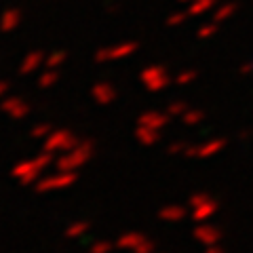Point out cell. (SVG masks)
Here are the masks:
<instances>
[{
	"mask_svg": "<svg viewBox=\"0 0 253 253\" xmlns=\"http://www.w3.org/2000/svg\"><path fill=\"white\" fill-rule=\"evenodd\" d=\"M158 217L163 221H181L186 217V207H179V205H167V207H163L158 211Z\"/></svg>",
	"mask_w": 253,
	"mask_h": 253,
	"instance_id": "15",
	"label": "cell"
},
{
	"mask_svg": "<svg viewBox=\"0 0 253 253\" xmlns=\"http://www.w3.org/2000/svg\"><path fill=\"white\" fill-rule=\"evenodd\" d=\"M186 110H188V104H186V101H171V104L167 106V114L169 116H184V112H186Z\"/></svg>",
	"mask_w": 253,
	"mask_h": 253,
	"instance_id": "22",
	"label": "cell"
},
{
	"mask_svg": "<svg viewBox=\"0 0 253 253\" xmlns=\"http://www.w3.org/2000/svg\"><path fill=\"white\" fill-rule=\"evenodd\" d=\"M93 152H95V146L91 139L78 141L72 150L63 152L57 161H55V167H57V171H76V169H81L84 163L91 161Z\"/></svg>",
	"mask_w": 253,
	"mask_h": 253,
	"instance_id": "2",
	"label": "cell"
},
{
	"mask_svg": "<svg viewBox=\"0 0 253 253\" xmlns=\"http://www.w3.org/2000/svg\"><path fill=\"white\" fill-rule=\"evenodd\" d=\"M194 72H181L179 76H177V84H188V83H192L194 81Z\"/></svg>",
	"mask_w": 253,
	"mask_h": 253,
	"instance_id": "28",
	"label": "cell"
},
{
	"mask_svg": "<svg viewBox=\"0 0 253 253\" xmlns=\"http://www.w3.org/2000/svg\"><path fill=\"white\" fill-rule=\"evenodd\" d=\"M251 135H253V131H251V129H245V131L239 133V139H241V141H247Z\"/></svg>",
	"mask_w": 253,
	"mask_h": 253,
	"instance_id": "30",
	"label": "cell"
},
{
	"mask_svg": "<svg viewBox=\"0 0 253 253\" xmlns=\"http://www.w3.org/2000/svg\"><path fill=\"white\" fill-rule=\"evenodd\" d=\"M133 253H154V243L152 241H141L139 245H137V247L135 249H133Z\"/></svg>",
	"mask_w": 253,
	"mask_h": 253,
	"instance_id": "26",
	"label": "cell"
},
{
	"mask_svg": "<svg viewBox=\"0 0 253 253\" xmlns=\"http://www.w3.org/2000/svg\"><path fill=\"white\" fill-rule=\"evenodd\" d=\"M194 239L203 243L205 247H209V245H217L221 241V230L211 224H205V221H201L199 226L194 228Z\"/></svg>",
	"mask_w": 253,
	"mask_h": 253,
	"instance_id": "8",
	"label": "cell"
},
{
	"mask_svg": "<svg viewBox=\"0 0 253 253\" xmlns=\"http://www.w3.org/2000/svg\"><path fill=\"white\" fill-rule=\"evenodd\" d=\"M21 23V11L19 9H6L0 15V32H13Z\"/></svg>",
	"mask_w": 253,
	"mask_h": 253,
	"instance_id": "14",
	"label": "cell"
},
{
	"mask_svg": "<svg viewBox=\"0 0 253 253\" xmlns=\"http://www.w3.org/2000/svg\"><path fill=\"white\" fill-rule=\"evenodd\" d=\"M0 110L4 114H9L15 121H23L28 114H30V106L23 101L21 97H6L2 104H0Z\"/></svg>",
	"mask_w": 253,
	"mask_h": 253,
	"instance_id": "7",
	"label": "cell"
},
{
	"mask_svg": "<svg viewBox=\"0 0 253 253\" xmlns=\"http://www.w3.org/2000/svg\"><path fill=\"white\" fill-rule=\"evenodd\" d=\"M211 34V28H205V30H201V36H209Z\"/></svg>",
	"mask_w": 253,
	"mask_h": 253,
	"instance_id": "34",
	"label": "cell"
},
{
	"mask_svg": "<svg viewBox=\"0 0 253 253\" xmlns=\"http://www.w3.org/2000/svg\"><path fill=\"white\" fill-rule=\"evenodd\" d=\"M169 114L167 112H144L139 116V125H146V126H152V129L161 131L163 126L169 125Z\"/></svg>",
	"mask_w": 253,
	"mask_h": 253,
	"instance_id": "11",
	"label": "cell"
},
{
	"mask_svg": "<svg viewBox=\"0 0 253 253\" xmlns=\"http://www.w3.org/2000/svg\"><path fill=\"white\" fill-rule=\"evenodd\" d=\"M91 95H93V99L97 101V104L108 106V104H112V101L116 99V95H118V93H116V89H114V84H112V83L99 81V83H95V84H93Z\"/></svg>",
	"mask_w": 253,
	"mask_h": 253,
	"instance_id": "9",
	"label": "cell"
},
{
	"mask_svg": "<svg viewBox=\"0 0 253 253\" xmlns=\"http://www.w3.org/2000/svg\"><path fill=\"white\" fill-rule=\"evenodd\" d=\"M53 129H51V125H46V123H42V125H36V126H32V131H30V135L34 137V139H41V137H46L51 133Z\"/></svg>",
	"mask_w": 253,
	"mask_h": 253,
	"instance_id": "23",
	"label": "cell"
},
{
	"mask_svg": "<svg viewBox=\"0 0 253 253\" xmlns=\"http://www.w3.org/2000/svg\"><path fill=\"white\" fill-rule=\"evenodd\" d=\"M57 78H59L57 70H55V68H46L44 72L41 74V78H38V86H41V89H51V86L57 83Z\"/></svg>",
	"mask_w": 253,
	"mask_h": 253,
	"instance_id": "18",
	"label": "cell"
},
{
	"mask_svg": "<svg viewBox=\"0 0 253 253\" xmlns=\"http://www.w3.org/2000/svg\"><path fill=\"white\" fill-rule=\"evenodd\" d=\"M219 209V203L215 199H209L205 205H201V207L192 209V219L196 221V224H201V221H207L209 217H213Z\"/></svg>",
	"mask_w": 253,
	"mask_h": 253,
	"instance_id": "13",
	"label": "cell"
},
{
	"mask_svg": "<svg viewBox=\"0 0 253 253\" xmlns=\"http://www.w3.org/2000/svg\"><path fill=\"white\" fill-rule=\"evenodd\" d=\"M137 51V42L126 41L116 46H110V49H99L95 53V61L97 63H106V61H114V59H125Z\"/></svg>",
	"mask_w": 253,
	"mask_h": 253,
	"instance_id": "6",
	"label": "cell"
},
{
	"mask_svg": "<svg viewBox=\"0 0 253 253\" xmlns=\"http://www.w3.org/2000/svg\"><path fill=\"white\" fill-rule=\"evenodd\" d=\"M78 144V139L72 131L59 129V131H51L44 137V150L46 152H68Z\"/></svg>",
	"mask_w": 253,
	"mask_h": 253,
	"instance_id": "4",
	"label": "cell"
},
{
	"mask_svg": "<svg viewBox=\"0 0 253 253\" xmlns=\"http://www.w3.org/2000/svg\"><path fill=\"white\" fill-rule=\"evenodd\" d=\"M6 89H9V84H6L4 81H0V97H2V95L6 93Z\"/></svg>",
	"mask_w": 253,
	"mask_h": 253,
	"instance_id": "33",
	"label": "cell"
},
{
	"mask_svg": "<svg viewBox=\"0 0 253 253\" xmlns=\"http://www.w3.org/2000/svg\"><path fill=\"white\" fill-rule=\"evenodd\" d=\"M110 251H112V243L108 241H95L89 249V253H110Z\"/></svg>",
	"mask_w": 253,
	"mask_h": 253,
	"instance_id": "25",
	"label": "cell"
},
{
	"mask_svg": "<svg viewBox=\"0 0 253 253\" xmlns=\"http://www.w3.org/2000/svg\"><path fill=\"white\" fill-rule=\"evenodd\" d=\"M44 59H46V55L42 53V51H30L26 57H23V61H21V68H19V74H23V76H28V74H34L38 68L44 63Z\"/></svg>",
	"mask_w": 253,
	"mask_h": 253,
	"instance_id": "10",
	"label": "cell"
},
{
	"mask_svg": "<svg viewBox=\"0 0 253 253\" xmlns=\"http://www.w3.org/2000/svg\"><path fill=\"white\" fill-rule=\"evenodd\" d=\"M53 163V152H44L38 154L34 158H28V161H19L17 165L13 167V177H17L21 181V186H30V184H36L38 177H41L42 169H49Z\"/></svg>",
	"mask_w": 253,
	"mask_h": 253,
	"instance_id": "1",
	"label": "cell"
},
{
	"mask_svg": "<svg viewBox=\"0 0 253 253\" xmlns=\"http://www.w3.org/2000/svg\"><path fill=\"white\" fill-rule=\"evenodd\" d=\"M226 148V139H209L203 146H199V158H209L213 154L221 152Z\"/></svg>",
	"mask_w": 253,
	"mask_h": 253,
	"instance_id": "17",
	"label": "cell"
},
{
	"mask_svg": "<svg viewBox=\"0 0 253 253\" xmlns=\"http://www.w3.org/2000/svg\"><path fill=\"white\" fill-rule=\"evenodd\" d=\"M66 59H68L66 51H51L49 55H46V59H44V66H46V68H55V70H57Z\"/></svg>",
	"mask_w": 253,
	"mask_h": 253,
	"instance_id": "20",
	"label": "cell"
},
{
	"mask_svg": "<svg viewBox=\"0 0 253 253\" xmlns=\"http://www.w3.org/2000/svg\"><path fill=\"white\" fill-rule=\"evenodd\" d=\"M181 121H184V125H188V126L199 125L205 121V112L203 110H186L184 116H181Z\"/></svg>",
	"mask_w": 253,
	"mask_h": 253,
	"instance_id": "21",
	"label": "cell"
},
{
	"mask_svg": "<svg viewBox=\"0 0 253 253\" xmlns=\"http://www.w3.org/2000/svg\"><path fill=\"white\" fill-rule=\"evenodd\" d=\"M181 19H184V15H173V17L169 19V23H171V26H175V23H179Z\"/></svg>",
	"mask_w": 253,
	"mask_h": 253,
	"instance_id": "32",
	"label": "cell"
},
{
	"mask_svg": "<svg viewBox=\"0 0 253 253\" xmlns=\"http://www.w3.org/2000/svg\"><path fill=\"white\" fill-rule=\"evenodd\" d=\"M205 253H224V249H221V247H219V243H217V245H209Z\"/></svg>",
	"mask_w": 253,
	"mask_h": 253,
	"instance_id": "31",
	"label": "cell"
},
{
	"mask_svg": "<svg viewBox=\"0 0 253 253\" xmlns=\"http://www.w3.org/2000/svg\"><path fill=\"white\" fill-rule=\"evenodd\" d=\"M211 199V196L207 194V192H194L192 196H190V207H192V209H196V207H201V205H205V203H207Z\"/></svg>",
	"mask_w": 253,
	"mask_h": 253,
	"instance_id": "24",
	"label": "cell"
},
{
	"mask_svg": "<svg viewBox=\"0 0 253 253\" xmlns=\"http://www.w3.org/2000/svg\"><path fill=\"white\" fill-rule=\"evenodd\" d=\"M135 139L141 146H154V144H158V139H161V131L152 129V126H146V125H137Z\"/></svg>",
	"mask_w": 253,
	"mask_h": 253,
	"instance_id": "12",
	"label": "cell"
},
{
	"mask_svg": "<svg viewBox=\"0 0 253 253\" xmlns=\"http://www.w3.org/2000/svg\"><path fill=\"white\" fill-rule=\"evenodd\" d=\"M184 156H188V158L199 156V146H186V150H184Z\"/></svg>",
	"mask_w": 253,
	"mask_h": 253,
	"instance_id": "29",
	"label": "cell"
},
{
	"mask_svg": "<svg viewBox=\"0 0 253 253\" xmlns=\"http://www.w3.org/2000/svg\"><path fill=\"white\" fill-rule=\"evenodd\" d=\"M86 230H89V221H74L66 228V236L68 239H78V236L86 234Z\"/></svg>",
	"mask_w": 253,
	"mask_h": 253,
	"instance_id": "19",
	"label": "cell"
},
{
	"mask_svg": "<svg viewBox=\"0 0 253 253\" xmlns=\"http://www.w3.org/2000/svg\"><path fill=\"white\" fill-rule=\"evenodd\" d=\"M141 241H146V236L141 234V232H126L123 236H118L116 247L118 249H126V251H133Z\"/></svg>",
	"mask_w": 253,
	"mask_h": 253,
	"instance_id": "16",
	"label": "cell"
},
{
	"mask_svg": "<svg viewBox=\"0 0 253 253\" xmlns=\"http://www.w3.org/2000/svg\"><path fill=\"white\" fill-rule=\"evenodd\" d=\"M139 78H141V83L146 84V89L152 91V93L163 91L165 86L169 84V74H167V70H165L163 66H148V68H144L141 70V74H139Z\"/></svg>",
	"mask_w": 253,
	"mask_h": 253,
	"instance_id": "5",
	"label": "cell"
},
{
	"mask_svg": "<svg viewBox=\"0 0 253 253\" xmlns=\"http://www.w3.org/2000/svg\"><path fill=\"white\" fill-rule=\"evenodd\" d=\"M186 146H188V144H184V141H175V144H171V146L167 148V154H171V156H175V154H184Z\"/></svg>",
	"mask_w": 253,
	"mask_h": 253,
	"instance_id": "27",
	"label": "cell"
},
{
	"mask_svg": "<svg viewBox=\"0 0 253 253\" xmlns=\"http://www.w3.org/2000/svg\"><path fill=\"white\" fill-rule=\"evenodd\" d=\"M76 171H57L55 175L49 177H42L36 181V192H51V190H63V188H70L76 184Z\"/></svg>",
	"mask_w": 253,
	"mask_h": 253,
	"instance_id": "3",
	"label": "cell"
}]
</instances>
